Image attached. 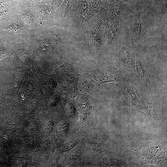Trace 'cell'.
<instances>
[{
    "label": "cell",
    "mask_w": 167,
    "mask_h": 167,
    "mask_svg": "<svg viewBox=\"0 0 167 167\" xmlns=\"http://www.w3.org/2000/svg\"><path fill=\"white\" fill-rule=\"evenodd\" d=\"M134 52V82L150 95L155 80L153 60L141 50Z\"/></svg>",
    "instance_id": "cell-1"
},
{
    "label": "cell",
    "mask_w": 167,
    "mask_h": 167,
    "mask_svg": "<svg viewBox=\"0 0 167 167\" xmlns=\"http://www.w3.org/2000/svg\"><path fill=\"white\" fill-rule=\"evenodd\" d=\"M95 73L96 79L99 85L110 82H134L131 76L121 70L114 64L101 66Z\"/></svg>",
    "instance_id": "cell-2"
},
{
    "label": "cell",
    "mask_w": 167,
    "mask_h": 167,
    "mask_svg": "<svg viewBox=\"0 0 167 167\" xmlns=\"http://www.w3.org/2000/svg\"><path fill=\"white\" fill-rule=\"evenodd\" d=\"M116 86L127 106L134 110H142L137 87L134 82H118Z\"/></svg>",
    "instance_id": "cell-3"
},
{
    "label": "cell",
    "mask_w": 167,
    "mask_h": 167,
    "mask_svg": "<svg viewBox=\"0 0 167 167\" xmlns=\"http://www.w3.org/2000/svg\"><path fill=\"white\" fill-rule=\"evenodd\" d=\"M134 52L130 46L125 45L118 51L114 64L121 70L130 75L134 79Z\"/></svg>",
    "instance_id": "cell-4"
},
{
    "label": "cell",
    "mask_w": 167,
    "mask_h": 167,
    "mask_svg": "<svg viewBox=\"0 0 167 167\" xmlns=\"http://www.w3.org/2000/svg\"><path fill=\"white\" fill-rule=\"evenodd\" d=\"M133 29L134 33L135 35H139L141 30V24L140 16H138L135 18L133 24Z\"/></svg>",
    "instance_id": "cell-5"
},
{
    "label": "cell",
    "mask_w": 167,
    "mask_h": 167,
    "mask_svg": "<svg viewBox=\"0 0 167 167\" xmlns=\"http://www.w3.org/2000/svg\"><path fill=\"white\" fill-rule=\"evenodd\" d=\"M79 142V140H73L68 142L65 144L63 147V151L64 152H67L73 149Z\"/></svg>",
    "instance_id": "cell-6"
},
{
    "label": "cell",
    "mask_w": 167,
    "mask_h": 167,
    "mask_svg": "<svg viewBox=\"0 0 167 167\" xmlns=\"http://www.w3.org/2000/svg\"><path fill=\"white\" fill-rule=\"evenodd\" d=\"M67 115L70 117H73L75 114L76 110L74 106L72 104H68L66 109Z\"/></svg>",
    "instance_id": "cell-7"
},
{
    "label": "cell",
    "mask_w": 167,
    "mask_h": 167,
    "mask_svg": "<svg viewBox=\"0 0 167 167\" xmlns=\"http://www.w3.org/2000/svg\"><path fill=\"white\" fill-rule=\"evenodd\" d=\"M69 127V125L67 122H60L58 126L59 131L61 133H65L68 131Z\"/></svg>",
    "instance_id": "cell-8"
},
{
    "label": "cell",
    "mask_w": 167,
    "mask_h": 167,
    "mask_svg": "<svg viewBox=\"0 0 167 167\" xmlns=\"http://www.w3.org/2000/svg\"><path fill=\"white\" fill-rule=\"evenodd\" d=\"M117 32V26L115 24H112L110 30V36L111 39H113L116 36Z\"/></svg>",
    "instance_id": "cell-9"
},
{
    "label": "cell",
    "mask_w": 167,
    "mask_h": 167,
    "mask_svg": "<svg viewBox=\"0 0 167 167\" xmlns=\"http://www.w3.org/2000/svg\"><path fill=\"white\" fill-rule=\"evenodd\" d=\"M87 117V115L86 113H83L80 115L79 118L78 122L79 124H81L85 121Z\"/></svg>",
    "instance_id": "cell-10"
},
{
    "label": "cell",
    "mask_w": 167,
    "mask_h": 167,
    "mask_svg": "<svg viewBox=\"0 0 167 167\" xmlns=\"http://www.w3.org/2000/svg\"><path fill=\"white\" fill-rule=\"evenodd\" d=\"M77 100L79 103H86L88 100V98L85 96L80 95L77 97Z\"/></svg>",
    "instance_id": "cell-11"
},
{
    "label": "cell",
    "mask_w": 167,
    "mask_h": 167,
    "mask_svg": "<svg viewBox=\"0 0 167 167\" xmlns=\"http://www.w3.org/2000/svg\"><path fill=\"white\" fill-rule=\"evenodd\" d=\"M53 127L54 124L52 122H49L47 123V128L48 131H51L53 129Z\"/></svg>",
    "instance_id": "cell-12"
}]
</instances>
